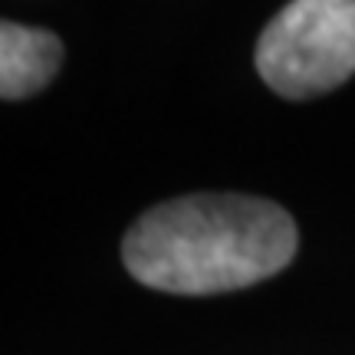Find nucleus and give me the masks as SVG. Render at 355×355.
Masks as SVG:
<instances>
[{
	"instance_id": "obj_1",
	"label": "nucleus",
	"mask_w": 355,
	"mask_h": 355,
	"mask_svg": "<svg viewBox=\"0 0 355 355\" xmlns=\"http://www.w3.org/2000/svg\"><path fill=\"white\" fill-rule=\"evenodd\" d=\"M296 224L250 194H188L145 211L122 243L128 273L162 293L211 296L279 273L296 254Z\"/></svg>"
},
{
	"instance_id": "obj_3",
	"label": "nucleus",
	"mask_w": 355,
	"mask_h": 355,
	"mask_svg": "<svg viewBox=\"0 0 355 355\" xmlns=\"http://www.w3.org/2000/svg\"><path fill=\"white\" fill-rule=\"evenodd\" d=\"M63 66V43L50 30L24 24H0V96L7 102L26 99L50 86Z\"/></svg>"
},
{
	"instance_id": "obj_2",
	"label": "nucleus",
	"mask_w": 355,
	"mask_h": 355,
	"mask_svg": "<svg viewBox=\"0 0 355 355\" xmlns=\"http://www.w3.org/2000/svg\"><path fill=\"white\" fill-rule=\"evenodd\" d=\"M257 73L283 99H313L355 76V0H290L257 40Z\"/></svg>"
}]
</instances>
